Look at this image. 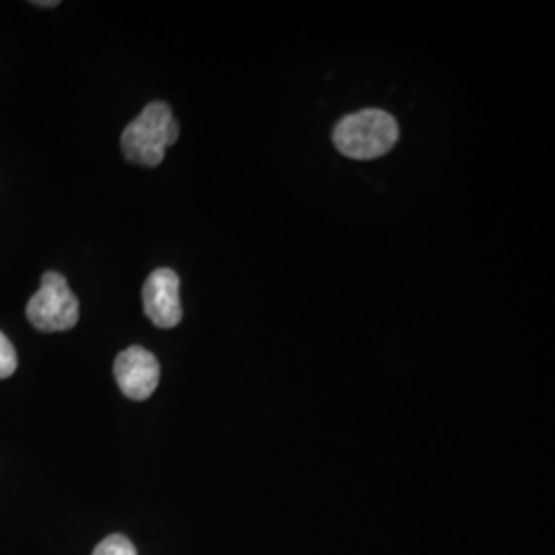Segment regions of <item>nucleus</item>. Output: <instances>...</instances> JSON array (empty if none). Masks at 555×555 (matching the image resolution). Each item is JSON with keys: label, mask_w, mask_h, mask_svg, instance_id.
I'll use <instances>...</instances> for the list:
<instances>
[{"label": "nucleus", "mask_w": 555, "mask_h": 555, "mask_svg": "<svg viewBox=\"0 0 555 555\" xmlns=\"http://www.w3.org/2000/svg\"><path fill=\"white\" fill-rule=\"evenodd\" d=\"M399 140L397 119L383 109H362L337 121L334 144L350 159L373 160L387 155Z\"/></svg>", "instance_id": "1"}, {"label": "nucleus", "mask_w": 555, "mask_h": 555, "mask_svg": "<svg viewBox=\"0 0 555 555\" xmlns=\"http://www.w3.org/2000/svg\"><path fill=\"white\" fill-rule=\"evenodd\" d=\"M178 139L179 126L171 107L163 101H155L126 126L121 134V151L130 163L157 167L165 159V151Z\"/></svg>", "instance_id": "2"}, {"label": "nucleus", "mask_w": 555, "mask_h": 555, "mask_svg": "<svg viewBox=\"0 0 555 555\" xmlns=\"http://www.w3.org/2000/svg\"><path fill=\"white\" fill-rule=\"evenodd\" d=\"M79 315V298L70 293L66 278L59 272H46L40 291L27 302L29 323L40 332L54 334L73 330Z\"/></svg>", "instance_id": "3"}, {"label": "nucleus", "mask_w": 555, "mask_h": 555, "mask_svg": "<svg viewBox=\"0 0 555 555\" xmlns=\"http://www.w3.org/2000/svg\"><path fill=\"white\" fill-rule=\"evenodd\" d=\"M114 375L124 396L132 401H144L159 385V360L140 346H130L116 358Z\"/></svg>", "instance_id": "4"}, {"label": "nucleus", "mask_w": 555, "mask_h": 555, "mask_svg": "<svg viewBox=\"0 0 555 555\" xmlns=\"http://www.w3.org/2000/svg\"><path fill=\"white\" fill-rule=\"evenodd\" d=\"M144 313L160 330L176 327L181 318V300H179V276L169 268H159L146 278L142 288Z\"/></svg>", "instance_id": "5"}, {"label": "nucleus", "mask_w": 555, "mask_h": 555, "mask_svg": "<svg viewBox=\"0 0 555 555\" xmlns=\"http://www.w3.org/2000/svg\"><path fill=\"white\" fill-rule=\"evenodd\" d=\"M93 555H139L132 541L124 535H109L95 547Z\"/></svg>", "instance_id": "6"}, {"label": "nucleus", "mask_w": 555, "mask_h": 555, "mask_svg": "<svg viewBox=\"0 0 555 555\" xmlns=\"http://www.w3.org/2000/svg\"><path fill=\"white\" fill-rule=\"evenodd\" d=\"M17 350L11 339L0 332V378H9L17 371Z\"/></svg>", "instance_id": "7"}, {"label": "nucleus", "mask_w": 555, "mask_h": 555, "mask_svg": "<svg viewBox=\"0 0 555 555\" xmlns=\"http://www.w3.org/2000/svg\"><path fill=\"white\" fill-rule=\"evenodd\" d=\"M34 4H36V7H59V2H56V0H46V2H40V0H36Z\"/></svg>", "instance_id": "8"}]
</instances>
